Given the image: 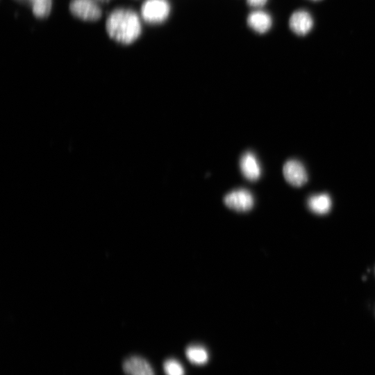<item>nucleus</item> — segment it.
<instances>
[{
    "label": "nucleus",
    "mask_w": 375,
    "mask_h": 375,
    "mask_svg": "<svg viewBox=\"0 0 375 375\" xmlns=\"http://www.w3.org/2000/svg\"><path fill=\"white\" fill-rule=\"evenodd\" d=\"M106 28L111 38L125 44L136 40L142 31L138 15L128 8H117L113 10L106 19Z\"/></svg>",
    "instance_id": "nucleus-1"
},
{
    "label": "nucleus",
    "mask_w": 375,
    "mask_h": 375,
    "mask_svg": "<svg viewBox=\"0 0 375 375\" xmlns=\"http://www.w3.org/2000/svg\"><path fill=\"white\" fill-rule=\"evenodd\" d=\"M170 12V5L167 0H146L142 6V18L148 23L163 22Z\"/></svg>",
    "instance_id": "nucleus-2"
},
{
    "label": "nucleus",
    "mask_w": 375,
    "mask_h": 375,
    "mask_svg": "<svg viewBox=\"0 0 375 375\" xmlns=\"http://www.w3.org/2000/svg\"><path fill=\"white\" fill-rule=\"evenodd\" d=\"M225 205L237 212H247L254 204V199L248 190L244 188L231 191L224 198Z\"/></svg>",
    "instance_id": "nucleus-3"
},
{
    "label": "nucleus",
    "mask_w": 375,
    "mask_h": 375,
    "mask_svg": "<svg viewBox=\"0 0 375 375\" xmlns=\"http://www.w3.org/2000/svg\"><path fill=\"white\" fill-rule=\"evenodd\" d=\"M69 10L74 15L86 21H95L101 16V10L95 0H72Z\"/></svg>",
    "instance_id": "nucleus-4"
},
{
    "label": "nucleus",
    "mask_w": 375,
    "mask_h": 375,
    "mask_svg": "<svg viewBox=\"0 0 375 375\" xmlns=\"http://www.w3.org/2000/svg\"><path fill=\"white\" fill-rule=\"evenodd\" d=\"M283 174L288 183L300 187L308 180L306 170L303 164L297 160H289L283 165Z\"/></svg>",
    "instance_id": "nucleus-5"
},
{
    "label": "nucleus",
    "mask_w": 375,
    "mask_h": 375,
    "mask_svg": "<svg viewBox=\"0 0 375 375\" xmlns=\"http://www.w3.org/2000/svg\"><path fill=\"white\" fill-rule=\"evenodd\" d=\"M313 24L312 15L306 10L294 11L289 19L290 29L299 36L307 35L312 30Z\"/></svg>",
    "instance_id": "nucleus-6"
},
{
    "label": "nucleus",
    "mask_w": 375,
    "mask_h": 375,
    "mask_svg": "<svg viewBox=\"0 0 375 375\" xmlns=\"http://www.w3.org/2000/svg\"><path fill=\"white\" fill-rule=\"evenodd\" d=\"M240 169L244 177L250 181H257L261 175L260 162L251 151H247L241 156Z\"/></svg>",
    "instance_id": "nucleus-7"
},
{
    "label": "nucleus",
    "mask_w": 375,
    "mask_h": 375,
    "mask_svg": "<svg viewBox=\"0 0 375 375\" xmlns=\"http://www.w3.org/2000/svg\"><path fill=\"white\" fill-rule=\"evenodd\" d=\"M123 369L127 375H154L150 364L139 356H131L125 360Z\"/></svg>",
    "instance_id": "nucleus-8"
},
{
    "label": "nucleus",
    "mask_w": 375,
    "mask_h": 375,
    "mask_svg": "<svg viewBox=\"0 0 375 375\" xmlns=\"http://www.w3.org/2000/svg\"><path fill=\"white\" fill-rule=\"evenodd\" d=\"M247 22L250 28L259 33L268 31L272 25L270 15L264 11H254L249 14Z\"/></svg>",
    "instance_id": "nucleus-9"
},
{
    "label": "nucleus",
    "mask_w": 375,
    "mask_h": 375,
    "mask_svg": "<svg viewBox=\"0 0 375 375\" xmlns=\"http://www.w3.org/2000/svg\"><path fill=\"white\" fill-rule=\"evenodd\" d=\"M310 210L317 215L328 213L332 206L331 199L325 193L312 195L308 200Z\"/></svg>",
    "instance_id": "nucleus-10"
},
{
    "label": "nucleus",
    "mask_w": 375,
    "mask_h": 375,
    "mask_svg": "<svg viewBox=\"0 0 375 375\" xmlns=\"http://www.w3.org/2000/svg\"><path fill=\"white\" fill-rule=\"evenodd\" d=\"M185 355L189 361L194 365H201L208 360L206 349L200 345H190L185 350Z\"/></svg>",
    "instance_id": "nucleus-11"
},
{
    "label": "nucleus",
    "mask_w": 375,
    "mask_h": 375,
    "mask_svg": "<svg viewBox=\"0 0 375 375\" xmlns=\"http://www.w3.org/2000/svg\"><path fill=\"white\" fill-rule=\"evenodd\" d=\"M27 3L31 8L33 14L40 18L46 17L49 15L51 6L52 0H19Z\"/></svg>",
    "instance_id": "nucleus-12"
},
{
    "label": "nucleus",
    "mask_w": 375,
    "mask_h": 375,
    "mask_svg": "<svg viewBox=\"0 0 375 375\" xmlns=\"http://www.w3.org/2000/svg\"><path fill=\"white\" fill-rule=\"evenodd\" d=\"M165 375H185L182 365L175 359H168L163 364Z\"/></svg>",
    "instance_id": "nucleus-13"
},
{
    "label": "nucleus",
    "mask_w": 375,
    "mask_h": 375,
    "mask_svg": "<svg viewBox=\"0 0 375 375\" xmlns=\"http://www.w3.org/2000/svg\"><path fill=\"white\" fill-rule=\"evenodd\" d=\"M249 6L253 7L262 6L266 3L267 0H247Z\"/></svg>",
    "instance_id": "nucleus-14"
},
{
    "label": "nucleus",
    "mask_w": 375,
    "mask_h": 375,
    "mask_svg": "<svg viewBox=\"0 0 375 375\" xmlns=\"http://www.w3.org/2000/svg\"><path fill=\"white\" fill-rule=\"evenodd\" d=\"M96 1H99V2H101V3H107L110 0H95Z\"/></svg>",
    "instance_id": "nucleus-15"
},
{
    "label": "nucleus",
    "mask_w": 375,
    "mask_h": 375,
    "mask_svg": "<svg viewBox=\"0 0 375 375\" xmlns=\"http://www.w3.org/2000/svg\"><path fill=\"white\" fill-rule=\"evenodd\" d=\"M312 1H320V0H312Z\"/></svg>",
    "instance_id": "nucleus-16"
}]
</instances>
